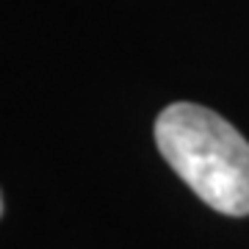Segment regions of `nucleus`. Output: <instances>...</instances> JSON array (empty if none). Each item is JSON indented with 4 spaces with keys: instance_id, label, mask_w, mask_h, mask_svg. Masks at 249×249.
<instances>
[{
    "instance_id": "nucleus-1",
    "label": "nucleus",
    "mask_w": 249,
    "mask_h": 249,
    "mask_svg": "<svg viewBox=\"0 0 249 249\" xmlns=\"http://www.w3.org/2000/svg\"><path fill=\"white\" fill-rule=\"evenodd\" d=\"M155 144L205 205L249 216V142L227 119L196 103H172L155 119Z\"/></svg>"
}]
</instances>
